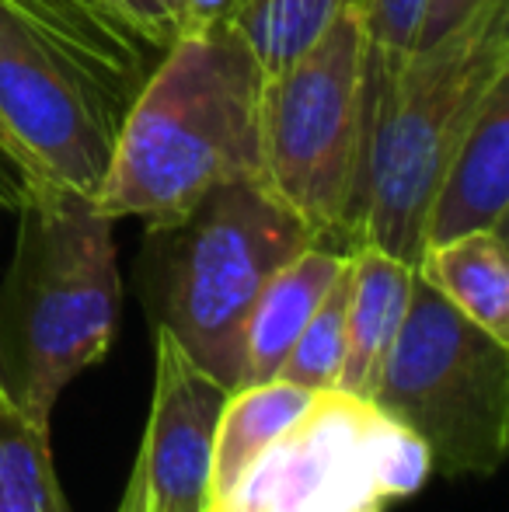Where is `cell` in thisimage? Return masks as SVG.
<instances>
[{
  "mask_svg": "<svg viewBox=\"0 0 509 512\" xmlns=\"http://www.w3.org/2000/svg\"><path fill=\"white\" fill-rule=\"evenodd\" d=\"M262 70L248 46L217 28L175 39L119 119L95 206L109 220L168 227L227 182H262Z\"/></svg>",
  "mask_w": 509,
  "mask_h": 512,
  "instance_id": "6da1fadb",
  "label": "cell"
},
{
  "mask_svg": "<svg viewBox=\"0 0 509 512\" xmlns=\"http://www.w3.org/2000/svg\"><path fill=\"white\" fill-rule=\"evenodd\" d=\"M509 77V0H482L443 39L415 49L367 102L353 244L419 265L436 185L468 122Z\"/></svg>",
  "mask_w": 509,
  "mask_h": 512,
  "instance_id": "7a4b0ae2",
  "label": "cell"
},
{
  "mask_svg": "<svg viewBox=\"0 0 509 512\" xmlns=\"http://www.w3.org/2000/svg\"><path fill=\"white\" fill-rule=\"evenodd\" d=\"M7 304L14 321L18 405L49 425L77 373L98 366L119 328V262L112 223L95 199L67 185L28 178L18 196Z\"/></svg>",
  "mask_w": 509,
  "mask_h": 512,
  "instance_id": "3957f363",
  "label": "cell"
},
{
  "mask_svg": "<svg viewBox=\"0 0 509 512\" xmlns=\"http://www.w3.org/2000/svg\"><path fill=\"white\" fill-rule=\"evenodd\" d=\"M143 300L164 328L227 391L241 387L245 321L262 286L314 234L258 178L206 192L168 227H150Z\"/></svg>",
  "mask_w": 509,
  "mask_h": 512,
  "instance_id": "277c9868",
  "label": "cell"
},
{
  "mask_svg": "<svg viewBox=\"0 0 509 512\" xmlns=\"http://www.w3.org/2000/svg\"><path fill=\"white\" fill-rule=\"evenodd\" d=\"M258 136L265 189L318 244L353 251L367 150V28L356 0L297 60L262 77Z\"/></svg>",
  "mask_w": 509,
  "mask_h": 512,
  "instance_id": "5b68a950",
  "label": "cell"
},
{
  "mask_svg": "<svg viewBox=\"0 0 509 512\" xmlns=\"http://www.w3.org/2000/svg\"><path fill=\"white\" fill-rule=\"evenodd\" d=\"M370 401L426 446L433 471L489 478L509 446V345L415 276Z\"/></svg>",
  "mask_w": 509,
  "mask_h": 512,
  "instance_id": "8992f818",
  "label": "cell"
},
{
  "mask_svg": "<svg viewBox=\"0 0 509 512\" xmlns=\"http://www.w3.org/2000/svg\"><path fill=\"white\" fill-rule=\"evenodd\" d=\"M433 474L426 446L374 401L314 394L311 408L255 457L234 512H387Z\"/></svg>",
  "mask_w": 509,
  "mask_h": 512,
  "instance_id": "52a82bcc",
  "label": "cell"
},
{
  "mask_svg": "<svg viewBox=\"0 0 509 512\" xmlns=\"http://www.w3.org/2000/svg\"><path fill=\"white\" fill-rule=\"evenodd\" d=\"M91 70L0 0V126L18 150L21 182L46 178L95 199L123 115Z\"/></svg>",
  "mask_w": 509,
  "mask_h": 512,
  "instance_id": "ba28073f",
  "label": "cell"
},
{
  "mask_svg": "<svg viewBox=\"0 0 509 512\" xmlns=\"http://www.w3.org/2000/svg\"><path fill=\"white\" fill-rule=\"evenodd\" d=\"M227 391L175 338L157 328L154 401L133 474L147 512H203L210 502L213 443Z\"/></svg>",
  "mask_w": 509,
  "mask_h": 512,
  "instance_id": "9c48e42d",
  "label": "cell"
},
{
  "mask_svg": "<svg viewBox=\"0 0 509 512\" xmlns=\"http://www.w3.org/2000/svg\"><path fill=\"white\" fill-rule=\"evenodd\" d=\"M509 209V77L496 84L468 122L426 216V244L475 230H506Z\"/></svg>",
  "mask_w": 509,
  "mask_h": 512,
  "instance_id": "30bf717a",
  "label": "cell"
},
{
  "mask_svg": "<svg viewBox=\"0 0 509 512\" xmlns=\"http://www.w3.org/2000/svg\"><path fill=\"white\" fill-rule=\"evenodd\" d=\"M349 265V251L311 244L293 255L258 293L245 321V349H241V387L276 380L290 356L304 324L314 317L321 300Z\"/></svg>",
  "mask_w": 509,
  "mask_h": 512,
  "instance_id": "8fae6325",
  "label": "cell"
},
{
  "mask_svg": "<svg viewBox=\"0 0 509 512\" xmlns=\"http://www.w3.org/2000/svg\"><path fill=\"white\" fill-rule=\"evenodd\" d=\"M415 269L384 251L360 244L349 251V307H346V363L339 391L370 401L391 356L412 300Z\"/></svg>",
  "mask_w": 509,
  "mask_h": 512,
  "instance_id": "7c38bea8",
  "label": "cell"
},
{
  "mask_svg": "<svg viewBox=\"0 0 509 512\" xmlns=\"http://www.w3.org/2000/svg\"><path fill=\"white\" fill-rule=\"evenodd\" d=\"M415 276L433 286L468 321L509 345V255L506 230H475L426 244Z\"/></svg>",
  "mask_w": 509,
  "mask_h": 512,
  "instance_id": "4fadbf2b",
  "label": "cell"
},
{
  "mask_svg": "<svg viewBox=\"0 0 509 512\" xmlns=\"http://www.w3.org/2000/svg\"><path fill=\"white\" fill-rule=\"evenodd\" d=\"M311 401V391L286 384V380H265V384H248L231 391L224 411H220L217 443H213L210 499H231L258 453L269 450L311 408Z\"/></svg>",
  "mask_w": 509,
  "mask_h": 512,
  "instance_id": "5bb4252c",
  "label": "cell"
},
{
  "mask_svg": "<svg viewBox=\"0 0 509 512\" xmlns=\"http://www.w3.org/2000/svg\"><path fill=\"white\" fill-rule=\"evenodd\" d=\"M0 509L70 512L53 471L49 425L35 422L7 384H0Z\"/></svg>",
  "mask_w": 509,
  "mask_h": 512,
  "instance_id": "9a60e30c",
  "label": "cell"
},
{
  "mask_svg": "<svg viewBox=\"0 0 509 512\" xmlns=\"http://www.w3.org/2000/svg\"><path fill=\"white\" fill-rule=\"evenodd\" d=\"M346 0H234L231 28L255 56L262 77H272L297 60Z\"/></svg>",
  "mask_w": 509,
  "mask_h": 512,
  "instance_id": "2e32d148",
  "label": "cell"
},
{
  "mask_svg": "<svg viewBox=\"0 0 509 512\" xmlns=\"http://www.w3.org/2000/svg\"><path fill=\"white\" fill-rule=\"evenodd\" d=\"M346 307H349V265L314 317L304 324L300 338L293 342L283 370L276 380H286L293 387H304L311 394L339 391V373L346 363Z\"/></svg>",
  "mask_w": 509,
  "mask_h": 512,
  "instance_id": "e0dca14e",
  "label": "cell"
},
{
  "mask_svg": "<svg viewBox=\"0 0 509 512\" xmlns=\"http://www.w3.org/2000/svg\"><path fill=\"white\" fill-rule=\"evenodd\" d=\"M367 28V102L419 49L426 0H356Z\"/></svg>",
  "mask_w": 509,
  "mask_h": 512,
  "instance_id": "ac0fdd59",
  "label": "cell"
},
{
  "mask_svg": "<svg viewBox=\"0 0 509 512\" xmlns=\"http://www.w3.org/2000/svg\"><path fill=\"white\" fill-rule=\"evenodd\" d=\"M7 4H11L14 11L21 14V18H28V21H32V25L39 28V32L46 35V39H53L56 46L63 49V53H70V56H74V60L81 63L84 70H91V74H95L98 81H102L105 88L112 91V95H119V98H123V91H126V88L116 81V77H112V70L105 67L102 60H98V53L88 46V39H84V35L77 32V28L70 25V21L63 18L60 11H53V7H49L46 0H7Z\"/></svg>",
  "mask_w": 509,
  "mask_h": 512,
  "instance_id": "d6986e66",
  "label": "cell"
},
{
  "mask_svg": "<svg viewBox=\"0 0 509 512\" xmlns=\"http://www.w3.org/2000/svg\"><path fill=\"white\" fill-rule=\"evenodd\" d=\"M234 0H175L171 7V42L199 39L217 28H227Z\"/></svg>",
  "mask_w": 509,
  "mask_h": 512,
  "instance_id": "ffe728a7",
  "label": "cell"
},
{
  "mask_svg": "<svg viewBox=\"0 0 509 512\" xmlns=\"http://www.w3.org/2000/svg\"><path fill=\"white\" fill-rule=\"evenodd\" d=\"M56 4H60L63 11L74 14L81 25H88L91 32H98L102 39H109V42H116V46L129 49V53H140L143 56V49H147V42L136 39V35L123 25V21L112 14V7L105 4V0H56Z\"/></svg>",
  "mask_w": 509,
  "mask_h": 512,
  "instance_id": "44dd1931",
  "label": "cell"
},
{
  "mask_svg": "<svg viewBox=\"0 0 509 512\" xmlns=\"http://www.w3.org/2000/svg\"><path fill=\"white\" fill-rule=\"evenodd\" d=\"M46 4L53 7V11H60L63 18H67L70 25H74L77 32H81L84 39H88V46L95 49V53H98V60H102L105 67L112 70V77H116V81L123 84V88H129V84H140V81H143V56H140V53H129V49L116 46V42L102 39V35H98V32H91L88 25H81V21H77L70 11H63V7L56 4V0H46Z\"/></svg>",
  "mask_w": 509,
  "mask_h": 512,
  "instance_id": "7402d4cb",
  "label": "cell"
},
{
  "mask_svg": "<svg viewBox=\"0 0 509 512\" xmlns=\"http://www.w3.org/2000/svg\"><path fill=\"white\" fill-rule=\"evenodd\" d=\"M478 4H482V0H426V14H422V25H419V49L443 39V35L461 25Z\"/></svg>",
  "mask_w": 509,
  "mask_h": 512,
  "instance_id": "603a6c76",
  "label": "cell"
},
{
  "mask_svg": "<svg viewBox=\"0 0 509 512\" xmlns=\"http://www.w3.org/2000/svg\"><path fill=\"white\" fill-rule=\"evenodd\" d=\"M0 189H4V203L7 206H18L21 196V171H18V150H14L11 136L7 129L0 126Z\"/></svg>",
  "mask_w": 509,
  "mask_h": 512,
  "instance_id": "cb8c5ba5",
  "label": "cell"
},
{
  "mask_svg": "<svg viewBox=\"0 0 509 512\" xmlns=\"http://www.w3.org/2000/svg\"><path fill=\"white\" fill-rule=\"evenodd\" d=\"M116 512H147V499H143V485L136 474H129V485H126V495H123V506Z\"/></svg>",
  "mask_w": 509,
  "mask_h": 512,
  "instance_id": "d4e9b609",
  "label": "cell"
},
{
  "mask_svg": "<svg viewBox=\"0 0 509 512\" xmlns=\"http://www.w3.org/2000/svg\"><path fill=\"white\" fill-rule=\"evenodd\" d=\"M105 4H109L112 14H116V18L129 28V32L140 39V32H136V21H133V0H105Z\"/></svg>",
  "mask_w": 509,
  "mask_h": 512,
  "instance_id": "484cf974",
  "label": "cell"
},
{
  "mask_svg": "<svg viewBox=\"0 0 509 512\" xmlns=\"http://www.w3.org/2000/svg\"><path fill=\"white\" fill-rule=\"evenodd\" d=\"M203 512H234V509H231V502H217V499H210V502H206V506H203Z\"/></svg>",
  "mask_w": 509,
  "mask_h": 512,
  "instance_id": "4316f807",
  "label": "cell"
},
{
  "mask_svg": "<svg viewBox=\"0 0 509 512\" xmlns=\"http://www.w3.org/2000/svg\"><path fill=\"white\" fill-rule=\"evenodd\" d=\"M0 384H7V380H4V363H0Z\"/></svg>",
  "mask_w": 509,
  "mask_h": 512,
  "instance_id": "83f0119b",
  "label": "cell"
},
{
  "mask_svg": "<svg viewBox=\"0 0 509 512\" xmlns=\"http://www.w3.org/2000/svg\"><path fill=\"white\" fill-rule=\"evenodd\" d=\"M0 206H7V203H4V189H0Z\"/></svg>",
  "mask_w": 509,
  "mask_h": 512,
  "instance_id": "f1b7e54d",
  "label": "cell"
},
{
  "mask_svg": "<svg viewBox=\"0 0 509 512\" xmlns=\"http://www.w3.org/2000/svg\"><path fill=\"white\" fill-rule=\"evenodd\" d=\"M0 512H4V509H0Z\"/></svg>",
  "mask_w": 509,
  "mask_h": 512,
  "instance_id": "f546056e",
  "label": "cell"
}]
</instances>
